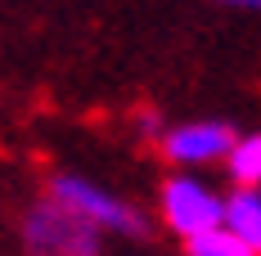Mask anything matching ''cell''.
Segmentation results:
<instances>
[{
	"label": "cell",
	"instance_id": "52a82bcc",
	"mask_svg": "<svg viewBox=\"0 0 261 256\" xmlns=\"http://www.w3.org/2000/svg\"><path fill=\"white\" fill-rule=\"evenodd\" d=\"M189 256H257L239 234H230L225 225L212 234H198V238H189Z\"/></svg>",
	"mask_w": 261,
	"mask_h": 256
},
{
	"label": "cell",
	"instance_id": "8992f818",
	"mask_svg": "<svg viewBox=\"0 0 261 256\" xmlns=\"http://www.w3.org/2000/svg\"><path fill=\"white\" fill-rule=\"evenodd\" d=\"M225 166H230L239 189H257L261 184V135H243L234 144V153L225 157Z\"/></svg>",
	"mask_w": 261,
	"mask_h": 256
},
{
	"label": "cell",
	"instance_id": "5b68a950",
	"mask_svg": "<svg viewBox=\"0 0 261 256\" xmlns=\"http://www.w3.org/2000/svg\"><path fill=\"white\" fill-rule=\"evenodd\" d=\"M225 230L239 234L252 252H261V193L257 189H239L225 198Z\"/></svg>",
	"mask_w": 261,
	"mask_h": 256
},
{
	"label": "cell",
	"instance_id": "3957f363",
	"mask_svg": "<svg viewBox=\"0 0 261 256\" xmlns=\"http://www.w3.org/2000/svg\"><path fill=\"white\" fill-rule=\"evenodd\" d=\"M162 216H167V225L185 238H198V234H212L225 225V203L203 189L198 180L189 176H176L167 180V189H162Z\"/></svg>",
	"mask_w": 261,
	"mask_h": 256
},
{
	"label": "cell",
	"instance_id": "ba28073f",
	"mask_svg": "<svg viewBox=\"0 0 261 256\" xmlns=\"http://www.w3.org/2000/svg\"><path fill=\"white\" fill-rule=\"evenodd\" d=\"M221 5H234V9H261V0H221Z\"/></svg>",
	"mask_w": 261,
	"mask_h": 256
},
{
	"label": "cell",
	"instance_id": "6da1fadb",
	"mask_svg": "<svg viewBox=\"0 0 261 256\" xmlns=\"http://www.w3.org/2000/svg\"><path fill=\"white\" fill-rule=\"evenodd\" d=\"M23 243L32 256H99V230L59 203H41L27 211Z\"/></svg>",
	"mask_w": 261,
	"mask_h": 256
},
{
	"label": "cell",
	"instance_id": "277c9868",
	"mask_svg": "<svg viewBox=\"0 0 261 256\" xmlns=\"http://www.w3.org/2000/svg\"><path fill=\"white\" fill-rule=\"evenodd\" d=\"M234 130L225 122H189V126H176L162 135V149L171 162L180 166H194V162H212V157H230L234 153Z\"/></svg>",
	"mask_w": 261,
	"mask_h": 256
},
{
	"label": "cell",
	"instance_id": "7a4b0ae2",
	"mask_svg": "<svg viewBox=\"0 0 261 256\" xmlns=\"http://www.w3.org/2000/svg\"><path fill=\"white\" fill-rule=\"evenodd\" d=\"M50 203L68 207L72 216H81V220L95 225V230H117V234H130V238L144 234L140 211H130L126 203L108 198L104 189H95V184H86V180H77V176H54L50 180Z\"/></svg>",
	"mask_w": 261,
	"mask_h": 256
}]
</instances>
